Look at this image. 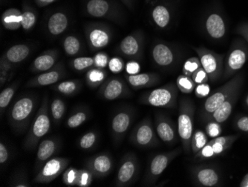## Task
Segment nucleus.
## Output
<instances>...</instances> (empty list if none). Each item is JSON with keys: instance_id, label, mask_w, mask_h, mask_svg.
I'll return each instance as SVG.
<instances>
[{"instance_id": "f257e3e1", "label": "nucleus", "mask_w": 248, "mask_h": 187, "mask_svg": "<svg viewBox=\"0 0 248 187\" xmlns=\"http://www.w3.org/2000/svg\"><path fill=\"white\" fill-rule=\"evenodd\" d=\"M195 105L188 99H182L179 103L178 132L182 143V149L186 153H190L191 139L194 132Z\"/></svg>"}, {"instance_id": "f03ea898", "label": "nucleus", "mask_w": 248, "mask_h": 187, "mask_svg": "<svg viewBox=\"0 0 248 187\" xmlns=\"http://www.w3.org/2000/svg\"><path fill=\"white\" fill-rule=\"evenodd\" d=\"M243 81L244 77L242 73H237L232 77L227 83L218 88V90L213 92L204 102L202 113V119L206 121V119L223 102L226 101L231 95L233 94L235 91L241 90Z\"/></svg>"}, {"instance_id": "7ed1b4c3", "label": "nucleus", "mask_w": 248, "mask_h": 187, "mask_svg": "<svg viewBox=\"0 0 248 187\" xmlns=\"http://www.w3.org/2000/svg\"><path fill=\"white\" fill-rule=\"evenodd\" d=\"M51 128V120L48 115V100L47 96L43 98L41 106L36 114L34 121L29 131L24 148L27 151H31L37 147L40 139L48 133Z\"/></svg>"}, {"instance_id": "20e7f679", "label": "nucleus", "mask_w": 248, "mask_h": 187, "mask_svg": "<svg viewBox=\"0 0 248 187\" xmlns=\"http://www.w3.org/2000/svg\"><path fill=\"white\" fill-rule=\"evenodd\" d=\"M178 90L176 84L169 83L143 93L139 99V102L146 105L174 109L177 107Z\"/></svg>"}, {"instance_id": "39448f33", "label": "nucleus", "mask_w": 248, "mask_h": 187, "mask_svg": "<svg viewBox=\"0 0 248 187\" xmlns=\"http://www.w3.org/2000/svg\"><path fill=\"white\" fill-rule=\"evenodd\" d=\"M200 59L202 68L207 72L209 80L216 82L221 79L224 70V54H218L205 47H192Z\"/></svg>"}, {"instance_id": "423d86ee", "label": "nucleus", "mask_w": 248, "mask_h": 187, "mask_svg": "<svg viewBox=\"0 0 248 187\" xmlns=\"http://www.w3.org/2000/svg\"><path fill=\"white\" fill-rule=\"evenodd\" d=\"M248 59V49L242 40H238L232 44L224 62L222 78L231 79L242 69Z\"/></svg>"}, {"instance_id": "0eeeda50", "label": "nucleus", "mask_w": 248, "mask_h": 187, "mask_svg": "<svg viewBox=\"0 0 248 187\" xmlns=\"http://www.w3.org/2000/svg\"><path fill=\"white\" fill-rule=\"evenodd\" d=\"M35 106L34 98L24 96L18 100L11 107L9 114L10 125L16 131H23Z\"/></svg>"}, {"instance_id": "6e6552de", "label": "nucleus", "mask_w": 248, "mask_h": 187, "mask_svg": "<svg viewBox=\"0 0 248 187\" xmlns=\"http://www.w3.org/2000/svg\"><path fill=\"white\" fill-rule=\"evenodd\" d=\"M182 147L178 148L170 152L158 153L155 156L149 165L144 178V185H155L156 181L165 171L169 165L172 163L174 159L176 158L182 153Z\"/></svg>"}, {"instance_id": "1a4fd4ad", "label": "nucleus", "mask_w": 248, "mask_h": 187, "mask_svg": "<svg viewBox=\"0 0 248 187\" xmlns=\"http://www.w3.org/2000/svg\"><path fill=\"white\" fill-rule=\"evenodd\" d=\"M156 131L150 119H145L139 122L132 131L130 141L134 146L140 149H146L159 144Z\"/></svg>"}, {"instance_id": "9d476101", "label": "nucleus", "mask_w": 248, "mask_h": 187, "mask_svg": "<svg viewBox=\"0 0 248 187\" xmlns=\"http://www.w3.org/2000/svg\"><path fill=\"white\" fill-rule=\"evenodd\" d=\"M144 50V35L141 31H135L124 37L117 47L118 54L132 61L143 58Z\"/></svg>"}, {"instance_id": "9b49d317", "label": "nucleus", "mask_w": 248, "mask_h": 187, "mask_svg": "<svg viewBox=\"0 0 248 187\" xmlns=\"http://www.w3.org/2000/svg\"><path fill=\"white\" fill-rule=\"evenodd\" d=\"M85 34L88 45L93 51L105 48L112 39L111 29L104 23H94L86 25Z\"/></svg>"}, {"instance_id": "f8f14e48", "label": "nucleus", "mask_w": 248, "mask_h": 187, "mask_svg": "<svg viewBox=\"0 0 248 187\" xmlns=\"http://www.w3.org/2000/svg\"><path fill=\"white\" fill-rule=\"evenodd\" d=\"M85 8L87 15L93 17L111 19L116 23L123 19L118 5L110 0H89Z\"/></svg>"}, {"instance_id": "ddd939ff", "label": "nucleus", "mask_w": 248, "mask_h": 187, "mask_svg": "<svg viewBox=\"0 0 248 187\" xmlns=\"http://www.w3.org/2000/svg\"><path fill=\"white\" fill-rule=\"evenodd\" d=\"M139 163L136 155L128 153L123 157L115 179V187H126L132 185L139 174Z\"/></svg>"}, {"instance_id": "4468645a", "label": "nucleus", "mask_w": 248, "mask_h": 187, "mask_svg": "<svg viewBox=\"0 0 248 187\" xmlns=\"http://www.w3.org/2000/svg\"><path fill=\"white\" fill-rule=\"evenodd\" d=\"M69 159L65 157H53L43 165L38 174L33 179L37 184H48L64 172L69 166Z\"/></svg>"}, {"instance_id": "2eb2a0df", "label": "nucleus", "mask_w": 248, "mask_h": 187, "mask_svg": "<svg viewBox=\"0 0 248 187\" xmlns=\"http://www.w3.org/2000/svg\"><path fill=\"white\" fill-rule=\"evenodd\" d=\"M237 139L236 136H217L207 142L200 152L194 154V160L196 162L205 161L209 159L219 155L221 153L231 147L234 141Z\"/></svg>"}, {"instance_id": "dca6fc26", "label": "nucleus", "mask_w": 248, "mask_h": 187, "mask_svg": "<svg viewBox=\"0 0 248 187\" xmlns=\"http://www.w3.org/2000/svg\"><path fill=\"white\" fill-rule=\"evenodd\" d=\"M152 58L157 67L170 68L178 60V54L168 43L159 41L155 43L152 48Z\"/></svg>"}, {"instance_id": "f3484780", "label": "nucleus", "mask_w": 248, "mask_h": 187, "mask_svg": "<svg viewBox=\"0 0 248 187\" xmlns=\"http://www.w3.org/2000/svg\"><path fill=\"white\" fill-rule=\"evenodd\" d=\"M155 131L157 136L164 143L174 145L178 141V128L172 120L162 114H157L155 118Z\"/></svg>"}, {"instance_id": "a211bd4d", "label": "nucleus", "mask_w": 248, "mask_h": 187, "mask_svg": "<svg viewBox=\"0 0 248 187\" xmlns=\"http://www.w3.org/2000/svg\"><path fill=\"white\" fill-rule=\"evenodd\" d=\"M86 167L94 178H104L111 172L113 167V160L108 154L100 153L90 157L86 162Z\"/></svg>"}, {"instance_id": "6ab92c4d", "label": "nucleus", "mask_w": 248, "mask_h": 187, "mask_svg": "<svg viewBox=\"0 0 248 187\" xmlns=\"http://www.w3.org/2000/svg\"><path fill=\"white\" fill-rule=\"evenodd\" d=\"M191 174L194 184L199 187H216L219 182V175L217 170L207 165L193 167Z\"/></svg>"}, {"instance_id": "aec40b11", "label": "nucleus", "mask_w": 248, "mask_h": 187, "mask_svg": "<svg viewBox=\"0 0 248 187\" xmlns=\"http://www.w3.org/2000/svg\"><path fill=\"white\" fill-rule=\"evenodd\" d=\"M65 75V69L62 63L59 62L52 69L42 72L37 76L33 77L28 82L27 87H38L54 85L59 82Z\"/></svg>"}, {"instance_id": "412c9836", "label": "nucleus", "mask_w": 248, "mask_h": 187, "mask_svg": "<svg viewBox=\"0 0 248 187\" xmlns=\"http://www.w3.org/2000/svg\"><path fill=\"white\" fill-rule=\"evenodd\" d=\"M129 94V88L121 78H110L100 88V95L105 100L111 101Z\"/></svg>"}, {"instance_id": "4be33fe9", "label": "nucleus", "mask_w": 248, "mask_h": 187, "mask_svg": "<svg viewBox=\"0 0 248 187\" xmlns=\"http://www.w3.org/2000/svg\"><path fill=\"white\" fill-rule=\"evenodd\" d=\"M206 32L214 40H220L226 34V24L221 14L211 12L205 19L204 23Z\"/></svg>"}, {"instance_id": "5701e85b", "label": "nucleus", "mask_w": 248, "mask_h": 187, "mask_svg": "<svg viewBox=\"0 0 248 187\" xmlns=\"http://www.w3.org/2000/svg\"><path fill=\"white\" fill-rule=\"evenodd\" d=\"M132 114L129 110H123L114 116L111 120L112 135L117 142H119L127 132L132 121Z\"/></svg>"}, {"instance_id": "b1692460", "label": "nucleus", "mask_w": 248, "mask_h": 187, "mask_svg": "<svg viewBox=\"0 0 248 187\" xmlns=\"http://www.w3.org/2000/svg\"><path fill=\"white\" fill-rule=\"evenodd\" d=\"M125 79L129 86L135 90L152 87L157 85L161 81L160 75L154 72H144L135 75L126 74Z\"/></svg>"}, {"instance_id": "393cba45", "label": "nucleus", "mask_w": 248, "mask_h": 187, "mask_svg": "<svg viewBox=\"0 0 248 187\" xmlns=\"http://www.w3.org/2000/svg\"><path fill=\"white\" fill-rule=\"evenodd\" d=\"M58 51L56 50H47L42 53L31 65V70L33 73L46 72L52 69L57 64L58 58Z\"/></svg>"}, {"instance_id": "a878e982", "label": "nucleus", "mask_w": 248, "mask_h": 187, "mask_svg": "<svg viewBox=\"0 0 248 187\" xmlns=\"http://www.w3.org/2000/svg\"><path fill=\"white\" fill-rule=\"evenodd\" d=\"M240 90L235 91L233 94L231 95L226 101L223 102L218 108L208 118L206 122H216L218 123H222L225 122L232 113L234 104L237 101Z\"/></svg>"}, {"instance_id": "bb28decb", "label": "nucleus", "mask_w": 248, "mask_h": 187, "mask_svg": "<svg viewBox=\"0 0 248 187\" xmlns=\"http://www.w3.org/2000/svg\"><path fill=\"white\" fill-rule=\"evenodd\" d=\"M60 143L58 139H46L42 141L38 146L37 153V170L41 169L46 162L51 158L58 152Z\"/></svg>"}, {"instance_id": "cd10ccee", "label": "nucleus", "mask_w": 248, "mask_h": 187, "mask_svg": "<svg viewBox=\"0 0 248 187\" xmlns=\"http://www.w3.org/2000/svg\"><path fill=\"white\" fill-rule=\"evenodd\" d=\"M69 25V19L66 14L58 12L53 14L48 18L47 29L50 34L58 36L62 34Z\"/></svg>"}, {"instance_id": "c85d7f7f", "label": "nucleus", "mask_w": 248, "mask_h": 187, "mask_svg": "<svg viewBox=\"0 0 248 187\" xmlns=\"http://www.w3.org/2000/svg\"><path fill=\"white\" fill-rule=\"evenodd\" d=\"M151 17L157 27L164 29L170 23L172 12L168 5L158 3L152 8Z\"/></svg>"}, {"instance_id": "c756f323", "label": "nucleus", "mask_w": 248, "mask_h": 187, "mask_svg": "<svg viewBox=\"0 0 248 187\" xmlns=\"http://www.w3.org/2000/svg\"><path fill=\"white\" fill-rule=\"evenodd\" d=\"M22 12L18 8H11L3 12L1 22L6 30L16 31L22 27Z\"/></svg>"}, {"instance_id": "7c9ffc66", "label": "nucleus", "mask_w": 248, "mask_h": 187, "mask_svg": "<svg viewBox=\"0 0 248 187\" xmlns=\"http://www.w3.org/2000/svg\"><path fill=\"white\" fill-rule=\"evenodd\" d=\"M31 52V48L27 44H16L13 47H10L2 56L8 60L11 64H19L25 61L29 56Z\"/></svg>"}, {"instance_id": "2f4dec72", "label": "nucleus", "mask_w": 248, "mask_h": 187, "mask_svg": "<svg viewBox=\"0 0 248 187\" xmlns=\"http://www.w3.org/2000/svg\"><path fill=\"white\" fill-rule=\"evenodd\" d=\"M107 71L100 68H94L89 69L86 75V83L92 88H95L101 85L107 77Z\"/></svg>"}, {"instance_id": "473e14b6", "label": "nucleus", "mask_w": 248, "mask_h": 187, "mask_svg": "<svg viewBox=\"0 0 248 187\" xmlns=\"http://www.w3.org/2000/svg\"><path fill=\"white\" fill-rule=\"evenodd\" d=\"M208 142V136L204 131L202 130H196L193 132L191 139V151L193 154L200 152Z\"/></svg>"}, {"instance_id": "72a5a7b5", "label": "nucleus", "mask_w": 248, "mask_h": 187, "mask_svg": "<svg viewBox=\"0 0 248 187\" xmlns=\"http://www.w3.org/2000/svg\"><path fill=\"white\" fill-rule=\"evenodd\" d=\"M22 28L25 31H31L37 23V15L30 6L24 5L22 8Z\"/></svg>"}, {"instance_id": "f704fd0d", "label": "nucleus", "mask_w": 248, "mask_h": 187, "mask_svg": "<svg viewBox=\"0 0 248 187\" xmlns=\"http://www.w3.org/2000/svg\"><path fill=\"white\" fill-rule=\"evenodd\" d=\"M63 49L65 54L69 56H75L81 50V43L78 37L74 35L67 36L63 40Z\"/></svg>"}, {"instance_id": "c9c22d12", "label": "nucleus", "mask_w": 248, "mask_h": 187, "mask_svg": "<svg viewBox=\"0 0 248 187\" xmlns=\"http://www.w3.org/2000/svg\"><path fill=\"white\" fill-rule=\"evenodd\" d=\"M80 86V82L78 80L65 81L56 85L57 91L66 96L75 94Z\"/></svg>"}, {"instance_id": "e433bc0d", "label": "nucleus", "mask_w": 248, "mask_h": 187, "mask_svg": "<svg viewBox=\"0 0 248 187\" xmlns=\"http://www.w3.org/2000/svg\"><path fill=\"white\" fill-rule=\"evenodd\" d=\"M176 85L180 91L186 94L193 93L196 86V83L193 82L191 77L186 76L184 74L177 78Z\"/></svg>"}, {"instance_id": "4c0bfd02", "label": "nucleus", "mask_w": 248, "mask_h": 187, "mask_svg": "<svg viewBox=\"0 0 248 187\" xmlns=\"http://www.w3.org/2000/svg\"><path fill=\"white\" fill-rule=\"evenodd\" d=\"M19 85V82L13 84L11 86L5 88L0 93V109H1L2 112V110L6 108L11 102V100L15 96V92H16Z\"/></svg>"}, {"instance_id": "58836bf2", "label": "nucleus", "mask_w": 248, "mask_h": 187, "mask_svg": "<svg viewBox=\"0 0 248 187\" xmlns=\"http://www.w3.org/2000/svg\"><path fill=\"white\" fill-rule=\"evenodd\" d=\"M72 68L77 71H83L94 66V57H79L71 63Z\"/></svg>"}, {"instance_id": "ea45409f", "label": "nucleus", "mask_w": 248, "mask_h": 187, "mask_svg": "<svg viewBox=\"0 0 248 187\" xmlns=\"http://www.w3.org/2000/svg\"><path fill=\"white\" fill-rule=\"evenodd\" d=\"M65 104L62 100L55 99L51 104V112L53 119L56 122H59L65 114Z\"/></svg>"}, {"instance_id": "a19ab883", "label": "nucleus", "mask_w": 248, "mask_h": 187, "mask_svg": "<svg viewBox=\"0 0 248 187\" xmlns=\"http://www.w3.org/2000/svg\"><path fill=\"white\" fill-rule=\"evenodd\" d=\"M202 68L199 57L188 58L183 65L182 72L186 76L191 77L199 68Z\"/></svg>"}, {"instance_id": "79ce46f5", "label": "nucleus", "mask_w": 248, "mask_h": 187, "mask_svg": "<svg viewBox=\"0 0 248 187\" xmlns=\"http://www.w3.org/2000/svg\"><path fill=\"white\" fill-rule=\"evenodd\" d=\"M93 174L88 170H78V179L76 186L80 187H87L93 182Z\"/></svg>"}, {"instance_id": "37998d69", "label": "nucleus", "mask_w": 248, "mask_h": 187, "mask_svg": "<svg viewBox=\"0 0 248 187\" xmlns=\"http://www.w3.org/2000/svg\"><path fill=\"white\" fill-rule=\"evenodd\" d=\"M86 119H87L86 113L80 111L69 117V119L67 120V125L70 128H78L83 122H86Z\"/></svg>"}, {"instance_id": "c03bdc74", "label": "nucleus", "mask_w": 248, "mask_h": 187, "mask_svg": "<svg viewBox=\"0 0 248 187\" xmlns=\"http://www.w3.org/2000/svg\"><path fill=\"white\" fill-rule=\"evenodd\" d=\"M78 170L76 169L71 167L66 169L63 174H62V181L64 184L69 187L76 186L77 179H78Z\"/></svg>"}, {"instance_id": "a18cd8bd", "label": "nucleus", "mask_w": 248, "mask_h": 187, "mask_svg": "<svg viewBox=\"0 0 248 187\" xmlns=\"http://www.w3.org/2000/svg\"><path fill=\"white\" fill-rule=\"evenodd\" d=\"M97 136L94 132H89L80 139V146L83 149H91L95 144Z\"/></svg>"}, {"instance_id": "49530a36", "label": "nucleus", "mask_w": 248, "mask_h": 187, "mask_svg": "<svg viewBox=\"0 0 248 187\" xmlns=\"http://www.w3.org/2000/svg\"><path fill=\"white\" fill-rule=\"evenodd\" d=\"M109 70L113 73H119L122 72L123 69L125 68L124 61L121 58L115 57L109 60L108 65Z\"/></svg>"}, {"instance_id": "de8ad7c7", "label": "nucleus", "mask_w": 248, "mask_h": 187, "mask_svg": "<svg viewBox=\"0 0 248 187\" xmlns=\"http://www.w3.org/2000/svg\"><path fill=\"white\" fill-rule=\"evenodd\" d=\"M193 82L196 85H201V84L207 83L209 81V76L206 71L203 69V68H199L191 76Z\"/></svg>"}, {"instance_id": "09e8293b", "label": "nucleus", "mask_w": 248, "mask_h": 187, "mask_svg": "<svg viewBox=\"0 0 248 187\" xmlns=\"http://www.w3.org/2000/svg\"><path fill=\"white\" fill-rule=\"evenodd\" d=\"M94 67L100 69H104L108 65V54L107 53L99 52L94 56Z\"/></svg>"}, {"instance_id": "8fccbe9b", "label": "nucleus", "mask_w": 248, "mask_h": 187, "mask_svg": "<svg viewBox=\"0 0 248 187\" xmlns=\"http://www.w3.org/2000/svg\"><path fill=\"white\" fill-rule=\"evenodd\" d=\"M207 126H206V134L207 136L211 137H217L221 133V128L218 122H208Z\"/></svg>"}, {"instance_id": "3c124183", "label": "nucleus", "mask_w": 248, "mask_h": 187, "mask_svg": "<svg viewBox=\"0 0 248 187\" xmlns=\"http://www.w3.org/2000/svg\"><path fill=\"white\" fill-rule=\"evenodd\" d=\"M210 92V85L207 83L196 85L195 88V95L198 98H204L208 96Z\"/></svg>"}, {"instance_id": "603ef678", "label": "nucleus", "mask_w": 248, "mask_h": 187, "mask_svg": "<svg viewBox=\"0 0 248 187\" xmlns=\"http://www.w3.org/2000/svg\"><path fill=\"white\" fill-rule=\"evenodd\" d=\"M15 64H11L8 60L2 56L0 60V72H7V73L14 74V68Z\"/></svg>"}, {"instance_id": "864d4df0", "label": "nucleus", "mask_w": 248, "mask_h": 187, "mask_svg": "<svg viewBox=\"0 0 248 187\" xmlns=\"http://www.w3.org/2000/svg\"><path fill=\"white\" fill-rule=\"evenodd\" d=\"M126 71L128 75H135L140 71V65L135 61H129L126 66Z\"/></svg>"}, {"instance_id": "5fc2aeb1", "label": "nucleus", "mask_w": 248, "mask_h": 187, "mask_svg": "<svg viewBox=\"0 0 248 187\" xmlns=\"http://www.w3.org/2000/svg\"><path fill=\"white\" fill-rule=\"evenodd\" d=\"M235 32L243 37L248 44V23H243L239 25L237 29H235Z\"/></svg>"}, {"instance_id": "6e6d98bb", "label": "nucleus", "mask_w": 248, "mask_h": 187, "mask_svg": "<svg viewBox=\"0 0 248 187\" xmlns=\"http://www.w3.org/2000/svg\"><path fill=\"white\" fill-rule=\"evenodd\" d=\"M8 157L9 153L6 146L2 142H0V163L2 165L6 163Z\"/></svg>"}, {"instance_id": "4d7b16f0", "label": "nucleus", "mask_w": 248, "mask_h": 187, "mask_svg": "<svg viewBox=\"0 0 248 187\" xmlns=\"http://www.w3.org/2000/svg\"><path fill=\"white\" fill-rule=\"evenodd\" d=\"M236 126L240 131L248 132V117H242L238 119Z\"/></svg>"}, {"instance_id": "13d9d810", "label": "nucleus", "mask_w": 248, "mask_h": 187, "mask_svg": "<svg viewBox=\"0 0 248 187\" xmlns=\"http://www.w3.org/2000/svg\"><path fill=\"white\" fill-rule=\"evenodd\" d=\"M58 0H34L36 5L40 8H44V7L48 6L54 2H57Z\"/></svg>"}, {"instance_id": "bf43d9fd", "label": "nucleus", "mask_w": 248, "mask_h": 187, "mask_svg": "<svg viewBox=\"0 0 248 187\" xmlns=\"http://www.w3.org/2000/svg\"><path fill=\"white\" fill-rule=\"evenodd\" d=\"M121 1L129 9H132L133 8V0H121Z\"/></svg>"}, {"instance_id": "052dcab7", "label": "nucleus", "mask_w": 248, "mask_h": 187, "mask_svg": "<svg viewBox=\"0 0 248 187\" xmlns=\"http://www.w3.org/2000/svg\"><path fill=\"white\" fill-rule=\"evenodd\" d=\"M240 187H248V173L245 176V178L242 180L240 184Z\"/></svg>"}, {"instance_id": "680f3d73", "label": "nucleus", "mask_w": 248, "mask_h": 187, "mask_svg": "<svg viewBox=\"0 0 248 187\" xmlns=\"http://www.w3.org/2000/svg\"><path fill=\"white\" fill-rule=\"evenodd\" d=\"M246 104L248 107V96H247V98H246Z\"/></svg>"}, {"instance_id": "e2e57ef3", "label": "nucleus", "mask_w": 248, "mask_h": 187, "mask_svg": "<svg viewBox=\"0 0 248 187\" xmlns=\"http://www.w3.org/2000/svg\"><path fill=\"white\" fill-rule=\"evenodd\" d=\"M145 1H146V3H149V2H150L151 0H145Z\"/></svg>"}]
</instances>
